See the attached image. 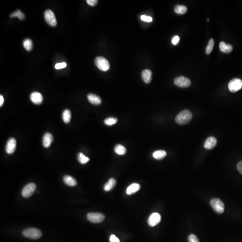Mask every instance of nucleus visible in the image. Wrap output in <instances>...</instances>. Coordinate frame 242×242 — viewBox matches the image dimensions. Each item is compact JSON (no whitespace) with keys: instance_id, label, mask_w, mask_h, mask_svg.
<instances>
[{"instance_id":"1","label":"nucleus","mask_w":242,"mask_h":242,"mask_svg":"<svg viewBox=\"0 0 242 242\" xmlns=\"http://www.w3.org/2000/svg\"><path fill=\"white\" fill-rule=\"evenodd\" d=\"M192 117V113L190 111L188 110H183L176 116L175 121L178 124H186L190 122Z\"/></svg>"},{"instance_id":"2","label":"nucleus","mask_w":242,"mask_h":242,"mask_svg":"<svg viewBox=\"0 0 242 242\" xmlns=\"http://www.w3.org/2000/svg\"><path fill=\"white\" fill-rule=\"evenodd\" d=\"M23 234L26 238L29 239H38L42 235V233L39 229L34 228H27L24 230Z\"/></svg>"},{"instance_id":"3","label":"nucleus","mask_w":242,"mask_h":242,"mask_svg":"<svg viewBox=\"0 0 242 242\" xmlns=\"http://www.w3.org/2000/svg\"><path fill=\"white\" fill-rule=\"evenodd\" d=\"M210 203L213 210L219 214H222L224 211V204L219 199H213L211 200Z\"/></svg>"},{"instance_id":"4","label":"nucleus","mask_w":242,"mask_h":242,"mask_svg":"<svg viewBox=\"0 0 242 242\" xmlns=\"http://www.w3.org/2000/svg\"><path fill=\"white\" fill-rule=\"evenodd\" d=\"M95 63L101 70L107 71L110 68V65L107 59L102 57H98L95 59Z\"/></svg>"},{"instance_id":"5","label":"nucleus","mask_w":242,"mask_h":242,"mask_svg":"<svg viewBox=\"0 0 242 242\" xmlns=\"http://www.w3.org/2000/svg\"><path fill=\"white\" fill-rule=\"evenodd\" d=\"M87 218L89 221L98 223L103 221L105 217L103 214L100 213H90L87 214Z\"/></svg>"},{"instance_id":"6","label":"nucleus","mask_w":242,"mask_h":242,"mask_svg":"<svg viewBox=\"0 0 242 242\" xmlns=\"http://www.w3.org/2000/svg\"><path fill=\"white\" fill-rule=\"evenodd\" d=\"M45 20L48 24L52 26L57 25V22L54 14L50 10H46L44 14Z\"/></svg>"},{"instance_id":"7","label":"nucleus","mask_w":242,"mask_h":242,"mask_svg":"<svg viewBox=\"0 0 242 242\" xmlns=\"http://www.w3.org/2000/svg\"><path fill=\"white\" fill-rule=\"evenodd\" d=\"M36 186L35 183H30L25 186L22 191V195L23 197H31L36 189Z\"/></svg>"},{"instance_id":"8","label":"nucleus","mask_w":242,"mask_h":242,"mask_svg":"<svg viewBox=\"0 0 242 242\" xmlns=\"http://www.w3.org/2000/svg\"><path fill=\"white\" fill-rule=\"evenodd\" d=\"M228 88L231 92H236L242 88V81L239 79H234L229 82Z\"/></svg>"},{"instance_id":"9","label":"nucleus","mask_w":242,"mask_h":242,"mask_svg":"<svg viewBox=\"0 0 242 242\" xmlns=\"http://www.w3.org/2000/svg\"><path fill=\"white\" fill-rule=\"evenodd\" d=\"M174 83L180 88H187L189 87L191 84L190 79L182 76L177 77L174 81Z\"/></svg>"},{"instance_id":"10","label":"nucleus","mask_w":242,"mask_h":242,"mask_svg":"<svg viewBox=\"0 0 242 242\" xmlns=\"http://www.w3.org/2000/svg\"><path fill=\"white\" fill-rule=\"evenodd\" d=\"M161 221V216L157 213H154L149 216L147 219V223L149 226L154 227L157 225Z\"/></svg>"},{"instance_id":"11","label":"nucleus","mask_w":242,"mask_h":242,"mask_svg":"<svg viewBox=\"0 0 242 242\" xmlns=\"http://www.w3.org/2000/svg\"><path fill=\"white\" fill-rule=\"evenodd\" d=\"M16 147V141L14 138H11L7 141L5 146V151L7 154H12L14 153Z\"/></svg>"},{"instance_id":"12","label":"nucleus","mask_w":242,"mask_h":242,"mask_svg":"<svg viewBox=\"0 0 242 242\" xmlns=\"http://www.w3.org/2000/svg\"><path fill=\"white\" fill-rule=\"evenodd\" d=\"M30 99L35 104H40L43 101V98L40 93L36 92H33L30 95Z\"/></svg>"},{"instance_id":"13","label":"nucleus","mask_w":242,"mask_h":242,"mask_svg":"<svg viewBox=\"0 0 242 242\" xmlns=\"http://www.w3.org/2000/svg\"><path fill=\"white\" fill-rule=\"evenodd\" d=\"M217 143V139L215 137L211 136L206 139L204 143V147L206 149H212L216 146Z\"/></svg>"},{"instance_id":"14","label":"nucleus","mask_w":242,"mask_h":242,"mask_svg":"<svg viewBox=\"0 0 242 242\" xmlns=\"http://www.w3.org/2000/svg\"><path fill=\"white\" fill-rule=\"evenodd\" d=\"M53 141V136L51 134L46 133L43 138V144L45 147H48L51 145Z\"/></svg>"},{"instance_id":"15","label":"nucleus","mask_w":242,"mask_h":242,"mask_svg":"<svg viewBox=\"0 0 242 242\" xmlns=\"http://www.w3.org/2000/svg\"><path fill=\"white\" fill-rule=\"evenodd\" d=\"M140 185L138 183H132L126 189V194L128 195L134 194L140 190Z\"/></svg>"},{"instance_id":"16","label":"nucleus","mask_w":242,"mask_h":242,"mask_svg":"<svg viewBox=\"0 0 242 242\" xmlns=\"http://www.w3.org/2000/svg\"><path fill=\"white\" fill-rule=\"evenodd\" d=\"M152 72L149 70H144L141 74L142 79L145 83H149L152 80Z\"/></svg>"},{"instance_id":"17","label":"nucleus","mask_w":242,"mask_h":242,"mask_svg":"<svg viewBox=\"0 0 242 242\" xmlns=\"http://www.w3.org/2000/svg\"><path fill=\"white\" fill-rule=\"evenodd\" d=\"M88 99L89 101L94 105H99L101 103V98L98 95L94 94H89L88 95Z\"/></svg>"},{"instance_id":"18","label":"nucleus","mask_w":242,"mask_h":242,"mask_svg":"<svg viewBox=\"0 0 242 242\" xmlns=\"http://www.w3.org/2000/svg\"><path fill=\"white\" fill-rule=\"evenodd\" d=\"M63 181L65 184L70 187H74L77 185V181L75 178L70 175H65L63 177Z\"/></svg>"},{"instance_id":"19","label":"nucleus","mask_w":242,"mask_h":242,"mask_svg":"<svg viewBox=\"0 0 242 242\" xmlns=\"http://www.w3.org/2000/svg\"><path fill=\"white\" fill-rule=\"evenodd\" d=\"M116 183H117V182L115 179L113 178H110L104 184V190L105 191H110L114 188L116 185Z\"/></svg>"},{"instance_id":"20","label":"nucleus","mask_w":242,"mask_h":242,"mask_svg":"<svg viewBox=\"0 0 242 242\" xmlns=\"http://www.w3.org/2000/svg\"><path fill=\"white\" fill-rule=\"evenodd\" d=\"M219 48L221 51L224 53H229L233 50V47L231 45L226 44L223 41H222L220 43Z\"/></svg>"},{"instance_id":"21","label":"nucleus","mask_w":242,"mask_h":242,"mask_svg":"<svg viewBox=\"0 0 242 242\" xmlns=\"http://www.w3.org/2000/svg\"><path fill=\"white\" fill-rule=\"evenodd\" d=\"M166 156V152L164 150H160L155 151L153 154L154 158L157 160H161Z\"/></svg>"},{"instance_id":"22","label":"nucleus","mask_w":242,"mask_h":242,"mask_svg":"<svg viewBox=\"0 0 242 242\" xmlns=\"http://www.w3.org/2000/svg\"><path fill=\"white\" fill-rule=\"evenodd\" d=\"M114 151L117 154L123 155L126 154V150L125 147L122 145L117 144L114 147Z\"/></svg>"},{"instance_id":"23","label":"nucleus","mask_w":242,"mask_h":242,"mask_svg":"<svg viewBox=\"0 0 242 242\" xmlns=\"http://www.w3.org/2000/svg\"><path fill=\"white\" fill-rule=\"evenodd\" d=\"M188 11L186 6L183 5H177L175 7V11L176 13L179 14H183L186 13Z\"/></svg>"},{"instance_id":"24","label":"nucleus","mask_w":242,"mask_h":242,"mask_svg":"<svg viewBox=\"0 0 242 242\" xmlns=\"http://www.w3.org/2000/svg\"><path fill=\"white\" fill-rule=\"evenodd\" d=\"M71 112L69 110H65L62 113V119L66 123L70 122L71 119Z\"/></svg>"},{"instance_id":"25","label":"nucleus","mask_w":242,"mask_h":242,"mask_svg":"<svg viewBox=\"0 0 242 242\" xmlns=\"http://www.w3.org/2000/svg\"><path fill=\"white\" fill-rule=\"evenodd\" d=\"M24 47L27 51L32 50L33 48V43L32 40L30 39H26L23 42Z\"/></svg>"},{"instance_id":"26","label":"nucleus","mask_w":242,"mask_h":242,"mask_svg":"<svg viewBox=\"0 0 242 242\" xmlns=\"http://www.w3.org/2000/svg\"><path fill=\"white\" fill-rule=\"evenodd\" d=\"M78 160L81 164H84L89 161V158L85 156L82 153H79L78 154Z\"/></svg>"},{"instance_id":"27","label":"nucleus","mask_w":242,"mask_h":242,"mask_svg":"<svg viewBox=\"0 0 242 242\" xmlns=\"http://www.w3.org/2000/svg\"><path fill=\"white\" fill-rule=\"evenodd\" d=\"M118 122L117 118L115 117H109L105 119L104 121V123L107 126H112Z\"/></svg>"},{"instance_id":"28","label":"nucleus","mask_w":242,"mask_h":242,"mask_svg":"<svg viewBox=\"0 0 242 242\" xmlns=\"http://www.w3.org/2000/svg\"><path fill=\"white\" fill-rule=\"evenodd\" d=\"M11 18H14V17H18L20 20H23L25 19V15L23 13H22L20 10H17L14 12L10 15Z\"/></svg>"},{"instance_id":"29","label":"nucleus","mask_w":242,"mask_h":242,"mask_svg":"<svg viewBox=\"0 0 242 242\" xmlns=\"http://www.w3.org/2000/svg\"><path fill=\"white\" fill-rule=\"evenodd\" d=\"M214 45V41L213 39H211L209 41V43H208V45H207V48L206 49V53L207 54H209L213 49V47Z\"/></svg>"},{"instance_id":"30","label":"nucleus","mask_w":242,"mask_h":242,"mask_svg":"<svg viewBox=\"0 0 242 242\" xmlns=\"http://www.w3.org/2000/svg\"><path fill=\"white\" fill-rule=\"evenodd\" d=\"M188 242H200L197 237L195 234H191L188 238Z\"/></svg>"},{"instance_id":"31","label":"nucleus","mask_w":242,"mask_h":242,"mask_svg":"<svg viewBox=\"0 0 242 242\" xmlns=\"http://www.w3.org/2000/svg\"><path fill=\"white\" fill-rule=\"evenodd\" d=\"M67 66V64L66 62H61V63H58L56 64L55 68L57 70L61 69L66 67Z\"/></svg>"},{"instance_id":"32","label":"nucleus","mask_w":242,"mask_h":242,"mask_svg":"<svg viewBox=\"0 0 242 242\" xmlns=\"http://www.w3.org/2000/svg\"><path fill=\"white\" fill-rule=\"evenodd\" d=\"M141 20L145 22H151L153 21V19L152 17L150 16H146V15H142L141 16Z\"/></svg>"},{"instance_id":"33","label":"nucleus","mask_w":242,"mask_h":242,"mask_svg":"<svg viewBox=\"0 0 242 242\" xmlns=\"http://www.w3.org/2000/svg\"><path fill=\"white\" fill-rule=\"evenodd\" d=\"M110 242H120L119 238H117L115 235L112 234L110 238Z\"/></svg>"},{"instance_id":"34","label":"nucleus","mask_w":242,"mask_h":242,"mask_svg":"<svg viewBox=\"0 0 242 242\" xmlns=\"http://www.w3.org/2000/svg\"><path fill=\"white\" fill-rule=\"evenodd\" d=\"M179 40H180V38H179V36H174L172 40V44L174 45H177L179 42Z\"/></svg>"},{"instance_id":"35","label":"nucleus","mask_w":242,"mask_h":242,"mask_svg":"<svg viewBox=\"0 0 242 242\" xmlns=\"http://www.w3.org/2000/svg\"><path fill=\"white\" fill-rule=\"evenodd\" d=\"M87 2L88 4L89 5L91 6H94L97 4L98 1L97 0H87Z\"/></svg>"},{"instance_id":"36","label":"nucleus","mask_w":242,"mask_h":242,"mask_svg":"<svg viewBox=\"0 0 242 242\" xmlns=\"http://www.w3.org/2000/svg\"><path fill=\"white\" fill-rule=\"evenodd\" d=\"M237 169L240 174L242 175V161H240L237 165Z\"/></svg>"},{"instance_id":"37","label":"nucleus","mask_w":242,"mask_h":242,"mask_svg":"<svg viewBox=\"0 0 242 242\" xmlns=\"http://www.w3.org/2000/svg\"><path fill=\"white\" fill-rule=\"evenodd\" d=\"M4 101V99L2 95H1L0 96V106H2V105Z\"/></svg>"}]
</instances>
